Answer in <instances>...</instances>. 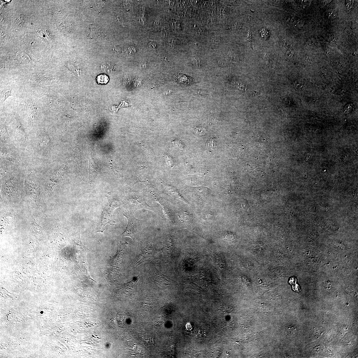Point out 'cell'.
<instances>
[{"label": "cell", "mask_w": 358, "mask_h": 358, "mask_svg": "<svg viewBox=\"0 0 358 358\" xmlns=\"http://www.w3.org/2000/svg\"><path fill=\"white\" fill-rule=\"evenodd\" d=\"M295 88L298 90L303 89L305 87V86L304 85H300V84H298V83H296V82H295Z\"/></svg>", "instance_id": "4fadbf2b"}, {"label": "cell", "mask_w": 358, "mask_h": 358, "mask_svg": "<svg viewBox=\"0 0 358 358\" xmlns=\"http://www.w3.org/2000/svg\"><path fill=\"white\" fill-rule=\"evenodd\" d=\"M127 218L128 224L125 231L122 234L123 237L129 236L135 240L139 236L141 230L147 224V220H139L135 218L133 213L127 211L124 213Z\"/></svg>", "instance_id": "3957f363"}, {"label": "cell", "mask_w": 358, "mask_h": 358, "mask_svg": "<svg viewBox=\"0 0 358 358\" xmlns=\"http://www.w3.org/2000/svg\"><path fill=\"white\" fill-rule=\"evenodd\" d=\"M154 253V249L153 246L149 244L142 250L136 258L135 265L138 266L147 260L152 257Z\"/></svg>", "instance_id": "277c9868"}, {"label": "cell", "mask_w": 358, "mask_h": 358, "mask_svg": "<svg viewBox=\"0 0 358 358\" xmlns=\"http://www.w3.org/2000/svg\"><path fill=\"white\" fill-rule=\"evenodd\" d=\"M39 36L41 37L42 38H43L45 40H48L49 38L47 37V33L42 30H40L38 31V33Z\"/></svg>", "instance_id": "9c48e42d"}, {"label": "cell", "mask_w": 358, "mask_h": 358, "mask_svg": "<svg viewBox=\"0 0 358 358\" xmlns=\"http://www.w3.org/2000/svg\"><path fill=\"white\" fill-rule=\"evenodd\" d=\"M10 94L11 91H6V92H5V93L4 94L3 98L2 100L4 101L8 97L10 96Z\"/></svg>", "instance_id": "5bb4252c"}, {"label": "cell", "mask_w": 358, "mask_h": 358, "mask_svg": "<svg viewBox=\"0 0 358 358\" xmlns=\"http://www.w3.org/2000/svg\"><path fill=\"white\" fill-rule=\"evenodd\" d=\"M109 80L108 75L105 74H101L98 76L96 78L97 83L99 84L105 85L107 84Z\"/></svg>", "instance_id": "52a82bcc"}, {"label": "cell", "mask_w": 358, "mask_h": 358, "mask_svg": "<svg viewBox=\"0 0 358 358\" xmlns=\"http://www.w3.org/2000/svg\"><path fill=\"white\" fill-rule=\"evenodd\" d=\"M334 89L333 87L330 85L327 86V90L328 92H331L334 90Z\"/></svg>", "instance_id": "9a60e30c"}, {"label": "cell", "mask_w": 358, "mask_h": 358, "mask_svg": "<svg viewBox=\"0 0 358 358\" xmlns=\"http://www.w3.org/2000/svg\"><path fill=\"white\" fill-rule=\"evenodd\" d=\"M179 216L182 221L186 222L191 221L192 218L191 215L186 211H181L179 213Z\"/></svg>", "instance_id": "ba28073f"}, {"label": "cell", "mask_w": 358, "mask_h": 358, "mask_svg": "<svg viewBox=\"0 0 358 358\" xmlns=\"http://www.w3.org/2000/svg\"><path fill=\"white\" fill-rule=\"evenodd\" d=\"M123 203L114 197L110 196L108 202L104 208L101 215L97 228V232L103 233L105 231V227L108 224L115 225V222L112 220L113 213L115 209L120 207Z\"/></svg>", "instance_id": "7a4b0ae2"}, {"label": "cell", "mask_w": 358, "mask_h": 358, "mask_svg": "<svg viewBox=\"0 0 358 358\" xmlns=\"http://www.w3.org/2000/svg\"><path fill=\"white\" fill-rule=\"evenodd\" d=\"M208 143V147L210 149H211L213 150V149H214L215 144V140H213V139H211Z\"/></svg>", "instance_id": "7c38bea8"}, {"label": "cell", "mask_w": 358, "mask_h": 358, "mask_svg": "<svg viewBox=\"0 0 358 358\" xmlns=\"http://www.w3.org/2000/svg\"><path fill=\"white\" fill-rule=\"evenodd\" d=\"M124 204L129 209L128 212L134 213L138 210L143 209L161 214L159 210L156 207H152L147 203L145 196L143 193L137 191L128 193L125 198Z\"/></svg>", "instance_id": "6da1fadb"}, {"label": "cell", "mask_w": 358, "mask_h": 358, "mask_svg": "<svg viewBox=\"0 0 358 358\" xmlns=\"http://www.w3.org/2000/svg\"><path fill=\"white\" fill-rule=\"evenodd\" d=\"M352 104H349L345 106L344 109V113L348 114L350 113L352 110Z\"/></svg>", "instance_id": "30bf717a"}, {"label": "cell", "mask_w": 358, "mask_h": 358, "mask_svg": "<svg viewBox=\"0 0 358 358\" xmlns=\"http://www.w3.org/2000/svg\"><path fill=\"white\" fill-rule=\"evenodd\" d=\"M293 51L291 50H288L287 51L286 55V60H291V58L293 57Z\"/></svg>", "instance_id": "8fae6325"}, {"label": "cell", "mask_w": 358, "mask_h": 358, "mask_svg": "<svg viewBox=\"0 0 358 358\" xmlns=\"http://www.w3.org/2000/svg\"><path fill=\"white\" fill-rule=\"evenodd\" d=\"M89 32V36L92 37L97 38L100 36L101 32L100 28L95 25H91Z\"/></svg>", "instance_id": "8992f818"}, {"label": "cell", "mask_w": 358, "mask_h": 358, "mask_svg": "<svg viewBox=\"0 0 358 358\" xmlns=\"http://www.w3.org/2000/svg\"><path fill=\"white\" fill-rule=\"evenodd\" d=\"M163 186L164 187L165 189L168 193H169L170 195L172 196L175 197L187 203V201L185 200L184 197H182V196L180 194L176 189L170 186L169 185L167 184H165L164 182H162Z\"/></svg>", "instance_id": "5b68a950"}]
</instances>
